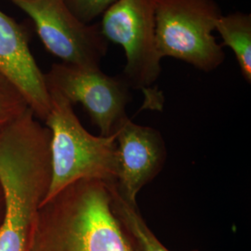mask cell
I'll return each instance as SVG.
<instances>
[{"label": "cell", "instance_id": "6da1fadb", "mask_svg": "<svg viewBox=\"0 0 251 251\" xmlns=\"http://www.w3.org/2000/svg\"><path fill=\"white\" fill-rule=\"evenodd\" d=\"M112 185L82 179L43 203L28 251H140L113 210Z\"/></svg>", "mask_w": 251, "mask_h": 251}, {"label": "cell", "instance_id": "7a4b0ae2", "mask_svg": "<svg viewBox=\"0 0 251 251\" xmlns=\"http://www.w3.org/2000/svg\"><path fill=\"white\" fill-rule=\"evenodd\" d=\"M49 91L50 109L45 123L50 132L51 178L43 203L82 179L115 184L118 173L116 133L90 134L81 124L72 104L57 91Z\"/></svg>", "mask_w": 251, "mask_h": 251}, {"label": "cell", "instance_id": "3957f363", "mask_svg": "<svg viewBox=\"0 0 251 251\" xmlns=\"http://www.w3.org/2000/svg\"><path fill=\"white\" fill-rule=\"evenodd\" d=\"M223 15L215 0H155V41L159 57H171L204 72L225 60L213 32Z\"/></svg>", "mask_w": 251, "mask_h": 251}, {"label": "cell", "instance_id": "277c9868", "mask_svg": "<svg viewBox=\"0 0 251 251\" xmlns=\"http://www.w3.org/2000/svg\"><path fill=\"white\" fill-rule=\"evenodd\" d=\"M155 0H118L102 14L100 32L121 46L126 65L122 77L130 89L146 90L161 73L155 41Z\"/></svg>", "mask_w": 251, "mask_h": 251}, {"label": "cell", "instance_id": "5b68a950", "mask_svg": "<svg viewBox=\"0 0 251 251\" xmlns=\"http://www.w3.org/2000/svg\"><path fill=\"white\" fill-rule=\"evenodd\" d=\"M32 20L46 50L63 63L100 68L108 42L99 24L86 25L64 0H9Z\"/></svg>", "mask_w": 251, "mask_h": 251}, {"label": "cell", "instance_id": "8992f818", "mask_svg": "<svg viewBox=\"0 0 251 251\" xmlns=\"http://www.w3.org/2000/svg\"><path fill=\"white\" fill-rule=\"evenodd\" d=\"M49 90H55L73 106L80 103L100 136L113 134L127 117L126 106L130 101V88L121 76H110L100 68L67 63H54L45 74Z\"/></svg>", "mask_w": 251, "mask_h": 251}, {"label": "cell", "instance_id": "52a82bcc", "mask_svg": "<svg viewBox=\"0 0 251 251\" xmlns=\"http://www.w3.org/2000/svg\"><path fill=\"white\" fill-rule=\"evenodd\" d=\"M118 173L115 187L126 203L137 206L139 192L152 181L166 161L167 151L156 129L138 125L126 117L117 125Z\"/></svg>", "mask_w": 251, "mask_h": 251}, {"label": "cell", "instance_id": "ba28073f", "mask_svg": "<svg viewBox=\"0 0 251 251\" xmlns=\"http://www.w3.org/2000/svg\"><path fill=\"white\" fill-rule=\"evenodd\" d=\"M0 74L18 88L36 118L45 121L50 109L45 74L31 52L26 30L1 10Z\"/></svg>", "mask_w": 251, "mask_h": 251}, {"label": "cell", "instance_id": "9c48e42d", "mask_svg": "<svg viewBox=\"0 0 251 251\" xmlns=\"http://www.w3.org/2000/svg\"><path fill=\"white\" fill-rule=\"evenodd\" d=\"M215 31L224 41L222 46H226L233 50L245 80L251 83V14L240 11L223 14L216 24Z\"/></svg>", "mask_w": 251, "mask_h": 251}, {"label": "cell", "instance_id": "30bf717a", "mask_svg": "<svg viewBox=\"0 0 251 251\" xmlns=\"http://www.w3.org/2000/svg\"><path fill=\"white\" fill-rule=\"evenodd\" d=\"M112 207L117 218L133 237L140 251H171L152 233L141 215L138 206L126 203L117 194L115 184L112 185ZM192 251H200L194 250Z\"/></svg>", "mask_w": 251, "mask_h": 251}, {"label": "cell", "instance_id": "8fae6325", "mask_svg": "<svg viewBox=\"0 0 251 251\" xmlns=\"http://www.w3.org/2000/svg\"><path fill=\"white\" fill-rule=\"evenodd\" d=\"M29 108L18 88L0 74V132L16 121Z\"/></svg>", "mask_w": 251, "mask_h": 251}, {"label": "cell", "instance_id": "7c38bea8", "mask_svg": "<svg viewBox=\"0 0 251 251\" xmlns=\"http://www.w3.org/2000/svg\"><path fill=\"white\" fill-rule=\"evenodd\" d=\"M118 0H64L73 14L86 25L102 15Z\"/></svg>", "mask_w": 251, "mask_h": 251}, {"label": "cell", "instance_id": "4fadbf2b", "mask_svg": "<svg viewBox=\"0 0 251 251\" xmlns=\"http://www.w3.org/2000/svg\"><path fill=\"white\" fill-rule=\"evenodd\" d=\"M3 211H4V200H3V193H2V189L0 186V223L3 217Z\"/></svg>", "mask_w": 251, "mask_h": 251}]
</instances>
